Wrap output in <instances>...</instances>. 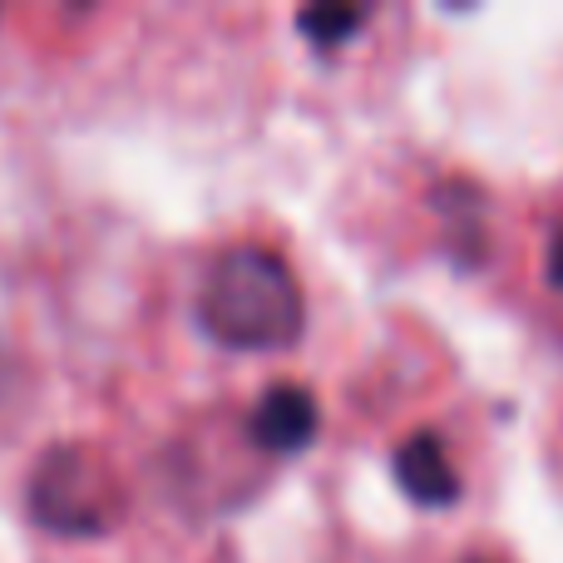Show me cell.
Instances as JSON below:
<instances>
[{
    "instance_id": "cell-1",
    "label": "cell",
    "mask_w": 563,
    "mask_h": 563,
    "mask_svg": "<svg viewBox=\"0 0 563 563\" xmlns=\"http://www.w3.org/2000/svg\"><path fill=\"white\" fill-rule=\"evenodd\" d=\"M203 327L223 346L277 351L301 336V287L291 267L267 247H228L203 282Z\"/></svg>"
},
{
    "instance_id": "cell-2",
    "label": "cell",
    "mask_w": 563,
    "mask_h": 563,
    "mask_svg": "<svg viewBox=\"0 0 563 563\" xmlns=\"http://www.w3.org/2000/svg\"><path fill=\"white\" fill-rule=\"evenodd\" d=\"M390 465H396L400 489H406L416 505L445 509L460 499V475H455V465H450V455H445L435 430H416L410 440H400Z\"/></svg>"
},
{
    "instance_id": "cell-3",
    "label": "cell",
    "mask_w": 563,
    "mask_h": 563,
    "mask_svg": "<svg viewBox=\"0 0 563 563\" xmlns=\"http://www.w3.org/2000/svg\"><path fill=\"white\" fill-rule=\"evenodd\" d=\"M321 410L311 400L307 386H273L253 410V440L273 455H291V450H307L317 440Z\"/></svg>"
},
{
    "instance_id": "cell-4",
    "label": "cell",
    "mask_w": 563,
    "mask_h": 563,
    "mask_svg": "<svg viewBox=\"0 0 563 563\" xmlns=\"http://www.w3.org/2000/svg\"><path fill=\"white\" fill-rule=\"evenodd\" d=\"M297 25L307 30L317 45H341L351 30L366 25V10L361 5H317V10H301Z\"/></svg>"
},
{
    "instance_id": "cell-5",
    "label": "cell",
    "mask_w": 563,
    "mask_h": 563,
    "mask_svg": "<svg viewBox=\"0 0 563 563\" xmlns=\"http://www.w3.org/2000/svg\"><path fill=\"white\" fill-rule=\"evenodd\" d=\"M549 282L563 291V228L549 238Z\"/></svg>"
},
{
    "instance_id": "cell-6",
    "label": "cell",
    "mask_w": 563,
    "mask_h": 563,
    "mask_svg": "<svg viewBox=\"0 0 563 563\" xmlns=\"http://www.w3.org/2000/svg\"><path fill=\"white\" fill-rule=\"evenodd\" d=\"M470 563H479V559H470Z\"/></svg>"
}]
</instances>
